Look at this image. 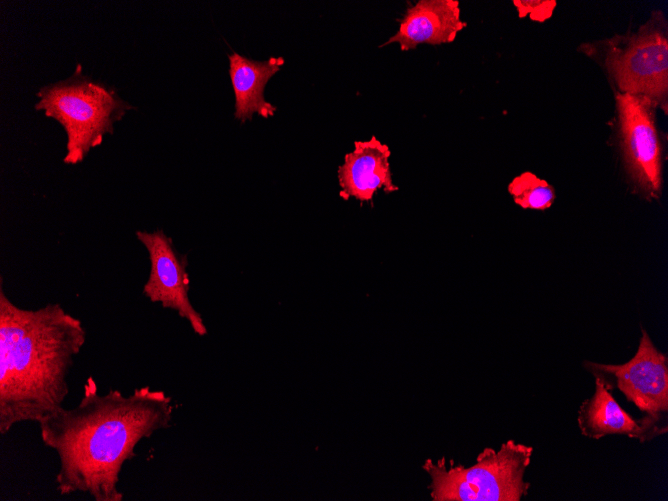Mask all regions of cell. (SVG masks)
Here are the masks:
<instances>
[{
  "mask_svg": "<svg viewBox=\"0 0 668 501\" xmlns=\"http://www.w3.org/2000/svg\"><path fill=\"white\" fill-rule=\"evenodd\" d=\"M172 413V399L162 390L145 386L129 395L117 389L101 395L89 376L76 407H62L38 422L43 444L59 459V494L122 501L118 485L124 463L135 457L142 439L169 427Z\"/></svg>",
  "mask_w": 668,
  "mask_h": 501,
  "instance_id": "6da1fadb",
  "label": "cell"
},
{
  "mask_svg": "<svg viewBox=\"0 0 668 501\" xmlns=\"http://www.w3.org/2000/svg\"><path fill=\"white\" fill-rule=\"evenodd\" d=\"M86 342L81 320L60 304H14L0 287V434L63 407L68 375Z\"/></svg>",
  "mask_w": 668,
  "mask_h": 501,
  "instance_id": "7a4b0ae2",
  "label": "cell"
},
{
  "mask_svg": "<svg viewBox=\"0 0 668 501\" xmlns=\"http://www.w3.org/2000/svg\"><path fill=\"white\" fill-rule=\"evenodd\" d=\"M36 110L44 111L64 128L67 142L63 162H83L91 149L112 134L114 124L134 106L104 83L93 80L77 64L68 78L42 86L37 92Z\"/></svg>",
  "mask_w": 668,
  "mask_h": 501,
  "instance_id": "3957f363",
  "label": "cell"
},
{
  "mask_svg": "<svg viewBox=\"0 0 668 501\" xmlns=\"http://www.w3.org/2000/svg\"><path fill=\"white\" fill-rule=\"evenodd\" d=\"M533 453L531 446L508 440L498 450L484 448L470 467L427 459L433 501H520L530 483L524 480Z\"/></svg>",
  "mask_w": 668,
  "mask_h": 501,
  "instance_id": "277c9868",
  "label": "cell"
},
{
  "mask_svg": "<svg viewBox=\"0 0 668 501\" xmlns=\"http://www.w3.org/2000/svg\"><path fill=\"white\" fill-rule=\"evenodd\" d=\"M583 366L606 390L620 391L643 416L668 427V360L644 329L629 361L618 365L585 361Z\"/></svg>",
  "mask_w": 668,
  "mask_h": 501,
  "instance_id": "5b68a950",
  "label": "cell"
},
{
  "mask_svg": "<svg viewBox=\"0 0 668 501\" xmlns=\"http://www.w3.org/2000/svg\"><path fill=\"white\" fill-rule=\"evenodd\" d=\"M663 19L651 18L622 46H612L606 64L621 93L667 107L668 38Z\"/></svg>",
  "mask_w": 668,
  "mask_h": 501,
  "instance_id": "8992f818",
  "label": "cell"
},
{
  "mask_svg": "<svg viewBox=\"0 0 668 501\" xmlns=\"http://www.w3.org/2000/svg\"><path fill=\"white\" fill-rule=\"evenodd\" d=\"M619 136L625 169L634 185L647 197L657 198L662 187L663 148L650 99L617 93Z\"/></svg>",
  "mask_w": 668,
  "mask_h": 501,
  "instance_id": "52a82bcc",
  "label": "cell"
},
{
  "mask_svg": "<svg viewBox=\"0 0 668 501\" xmlns=\"http://www.w3.org/2000/svg\"><path fill=\"white\" fill-rule=\"evenodd\" d=\"M135 235L146 249L150 262L143 294L151 302L175 310L188 321L195 334L205 336L207 327L189 297L187 257L176 250L172 239L161 229L154 232L136 231Z\"/></svg>",
  "mask_w": 668,
  "mask_h": 501,
  "instance_id": "ba28073f",
  "label": "cell"
},
{
  "mask_svg": "<svg viewBox=\"0 0 668 501\" xmlns=\"http://www.w3.org/2000/svg\"><path fill=\"white\" fill-rule=\"evenodd\" d=\"M390 157L389 146L374 135L366 141H355L353 151L345 154L338 167L340 197L371 203L378 190L398 191L399 187L393 183Z\"/></svg>",
  "mask_w": 668,
  "mask_h": 501,
  "instance_id": "9c48e42d",
  "label": "cell"
},
{
  "mask_svg": "<svg viewBox=\"0 0 668 501\" xmlns=\"http://www.w3.org/2000/svg\"><path fill=\"white\" fill-rule=\"evenodd\" d=\"M466 25L457 0H419L408 5L397 32L380 47L397 43L409 51L421 44L451 43Z\"/></svg>",
  "mask_w": 668,
  "mask_h": 501,
  "instance_id": "30bf717a",
  "label": "cell"
},
{
  "mask_svg": "<svg viewBox=\"0 0 668 501\" xmlns=\"http://www.w3.org/2000/svg\"><path fill=\"white\" fill-rule=\"evenodd\" d=\"M577 423L581 434L591 439L617 434L644 443L668 431V427L645 416L632 417L596 379L594 394L579 407Z\"/></svg>",
  "mask_w": 668,
  "mask_h": 501,
  "instance_id": "8fae6325",
  "label": "cell"
},
{
  "mask_svg": "<svg viewBox=\"0 0 668 501\" xmlns=\"http://www.w3.org/2000/svg\"><path fill=\"white\" fill-rule=\"evenodd\" d=\"M229 74L235 95V118L242 122L251 119L254 113L268 118L276 107L264 98L267 82L284 64L282 57H271L256 61L237 52L228 55Z\"/></svg>",
  "mask_w": 668,
  "mask_h": 501,
  "instance_id": "7c38bea8",
  "label": "cell"
},
{
  "mask_svg": "<svg viewBox=\"0 0 668 501\" xmlns=\"http://www.w3.org/2000/svg\"><path fill=\"white\" fill-rule=\"evenodd\" d=\"M507 189L515 204L523 209L546 210L555 199L553 186L530 171L514 177Z\"/></svg>",
  "mask_w": 668,
  "mask_h": 501,
  "instance_id": "4fadbf2b",
  "label": "cell"
},
{
  "mask_svg": "<svg viewBox=\"0 0 668 501\" xmlns=\"http://www.w3.org/2000/svg\"><path fill=\"white\" fill-rule=\"evenodd\" d=\"M520 19L529 15L532 21L544 22L549 19L557 6L555 0H514Z\"/></svg>",
  "mask_w": 668,
  "mask_h": 501,
  "instance_id": "5bb4252c",
  "label": "cell"
}]
</instances>
